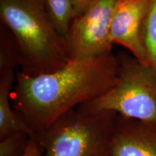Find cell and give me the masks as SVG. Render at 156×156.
<instances>
[{
    "label": "cell",
    "mask_w": 156,
    "mask_h": 156,
    "mask_svg": "<svg viewBox=\"0 0 156 156\" xmlns=\"http://www.w3.org/2000/svg\"><path fill=\"white\" fill-rule=\"evenodd\" d=\"M111 156H156V129L118 115Z\"/></svg>",
    "instance_id": "52a82bcc"
},
{
    "label": "cell",
    "mask_w": 156,
    "mask_h": 156,
    "mask_svg": "<svg viewBox=\"0 0 156 156\" xmlns=\"http://www.w3.org/2000/svg\"><path fill=\"white\" fill-rule=\"evenodd\" d=\"M120 0H94L70 26L67 41L71 59L95 57L111 53V26Z\"/></svg>",
    "instance_id": "5b68a950"
},
{
    "label": "cell",
    "mask_w": 156,
    "mask_h": 156,
    "mask_svg": "<svg viewBox=\"0 0 156 156\" xmlns=\"http://www.w3.org/2000/svg\"><path fill=\"white\" fill-rule=\"evenodd\" d=\"M51 19L58 32L68 38L70 26L73 21V9L71 0H45Z\"/></svg>",
    "instance_id": "8fae6325"
},
{
    "label": "cell",
    "mask_w": 156,
    "mask_h": 156,
    "mask_svg": "<svg viewBox=\"0 0 156 156\" xmlns=\"http://www.w3.org/2000/svg\"><path fill=\"white\" fill-rule=\"evenodd\" d=\"M141 41L147 65L156 71V0H153L141 28Z\"/></svg>",
    "instance_id": "30bf717a"
},
{
    "label": "cell",
    "mask_w": 156,
    "mask_h": 156,
    "mask_svg": "<svg viewBox=\"0 0 156 156\" xmlns=\"http://www.w3.org/2000/svg\"><path fill=\"white\" fill-rule=\"evenodd\" d=\"M118 73V60L112 52L72 59L54 73L36 77L19 72L10 95L12 108L36 136L62 115L109 90Z\"/></svg>",
    "instance_id": "6da1fadb"
},
{
    "label": "cell",
    "mask_w": 156,
    "mask_h": 156,
    "mask_svg": "<svg viewBox=\"0 0 156 156\" xmlns=\"http://www.w3.org/2000/svg\"><path fill=\"white\" fill-rule=\"evenodd\" d=\"M23 156H42L41 147L35 138L30 137Z\"/></svg>",
    "instance_id": "5bb4252c"
},
{
    "label": "cell",
    "mask_w": 156,
    "mask_h": 156,
    "mask_svg": "<svg viewBox=\"0 0 156 156\" xmlns=\"http://www.w3.org/2000/svg\"><path fill=\"white\" fill-rule=\"evenodd\" d=\"M21 64V53L19 45L6 25H0V74L14 72L17 66Z\"/></svg>",
    "instance_id": "9c48e42d"
},
{
    "label": "cell",
    "mask_w": 156,
    "mask_h": 156,
    "mask_svg": "<svg viewBox=\"0 0 156 156\" xmlns=\"http://www.w3.org/2000/svg\"><path fill=\"white\" fill-rule=\"evenodd\" d=\"M153 0H120L110 31L112 44L122 45L138 61L147 65L141 41V28Z\"/></svg>",
    "instance_id": "8992f818"
},
{
    "label": "cell",
    "mask_w": 156,
    "mask_h": 156,
    "mask_svg": "<svg viewBox=\"0 0 156 156\" xmlns=\"http://www.w3.org/2000/svg\"><path fill=\"white\" fill-rule=\"evenodd\" d=\"M30 136L25 132L9 135L0 141V156H23Z\"/></svg>",
    "instance_id": "7c38bea8"
},
{
    "label": "cell",
    "mask_w": 156,
    "mask_h": 156,
    "mask_svg": "<svg viewBox=\"0 0 156 156\" xmlns=\"http://www.w3.org/2000/svg\"><path fill=\"white\" fill-rule=\"evenodd\" d=\"M14 80V72L0 74V140L18 132H25L35 138V134L24 119L10 106L11 89Z\"/></svg>",
    "instance_id": "ba28073f"
},
{
    "label": "cell",
    "mask_w": 156,
    "mask_h": 156,
    "mask_svg": "<svg viewBox=\"0 0 156 156\" xmlns=\"http://www.w3.org/2000/svg\"><path fill=\"white\" fill-rule=\"evenodd\" d=\"M118 114L72 109L36 134L42 156H111Z\"/></svg>",
    "instance_id": "277c9868"
},
{
    "label": "cell",
    "mask_w": 156,
    "mask_h": 156,
    "mask_svg": "<svg viewBox=\"0 0 156 156\" xmlns=\"http://www.w3.org/2000/svg\"><path fill=\"white\" fill-rule=\"evenodd\" d=\"M0 18L19 45L24 75L54 73L72 60L67 39L51 19L45 0H0Z\"/></svg>",
    "instance_id": "7a4b0ae2"
},
{
    "label": "cell",
    "mask_w": 156,
    "mask_h": 156,
    "mask_svg": "<svg viewBox=\"0 0 156 156\" xmlns=\"http://www.w3.org/2000/svg\"><path fill=\"white\" fill-rule=\"evenodd\" d=\"M116 58L119 73L116 84L76 110L82 114L112 111L156 129V71L126 52H119Z\"/></svg>",
    "instance_id": "3957f363"
},
{
    "label": "cell",
    "mask_w": 156,
    "mask_h": 156,
    "mask_svg": "<svg viewBox=\"0 0 156 156\" xmlns=\"http://www.w3.org/2000/svg\"><path fill=\"white\" fill-rule=\"evenodd\" d=\"M73 9V21L84 14L94 0H71Z\"/></svg>",
    "instance_id": "4fadbf2b"
}]
</instances>
